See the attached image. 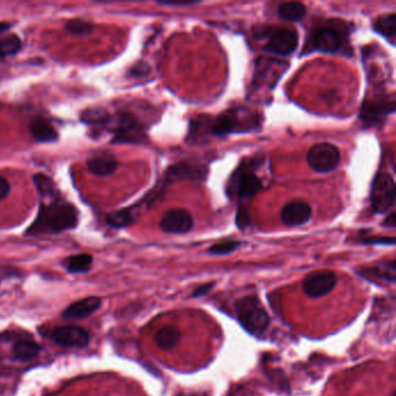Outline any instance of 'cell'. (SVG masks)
<instances>
[{"mask_svg": "<svg viewBox=\"0 0 396 396\" xmlns=\"http://www.w3.org/2000/svg\"><path fill=\"white\" fill-rule=\"evenodd\" d=\"M157 4L162 6H193V5L200 4V1L195 0H165V1H157Z\"/></svg>", "mask_w": 396, "mask_h": 396, "instance_id": "4dcf8cb0", "label": "cell"}, {"mask_svg": "<svg viewBox=\"0 0 396 396\" xmlns=\"http://www.w3.org/2000/svg\"><path fill=\"white\" fill-rule=\"evenodd\" d=\"M40 350L39 344L34 340H18L13 347V354L19 361H27L34 359L40 354Z\"/></svg>", "mask_w": 396, "mask_h": 396, "instance_id": "603a6c76", "label": "cell"}, {"mask_svg": "<svg viewBox=\"0 0 396 396\" xmlns=\"http://www.w3.org/2000/svg\"><path fill=\"white\" fill-rule=\"evenodd\" d=\"M241 243L233 240H226V241L219 242L216 245L209 248L208 252L211 255L223 256L229 255L231 252L235 251L240 248Z\"/></svg>", "mask_w": 396, "mask_h": 396, "instance_id": "83f0119b", "label": "cell"}, {"mask_svg": "<svg viewBox=\"0 0 396 396\" xmlns=\"http://www.w3.org/2000/svg\"><path fill=\"white\" fill-rule=\"evenodd\" d=\"M238 321L245 330L256 336H262L269 329L271 319L258 297H245L236 302Z\"/></svg>", "mask_w": 396, "mask_h": 396, "instance_id": "7a4b0ae2", "label": "cell"}, {"mask_svg": "<svg viewBox=\"0 0 396 396\" xmlns=\"http://www.w3.org/2000/svg\"><path fill=\"white\" fill-rule=\"evenodd\" d=\"M309 167L319 174H328L335 170L340 162V150L330 143H319L309 149L307 154Z\"/></svg>", "mask_w": 396, "mask_h": 396, "instance_id": "8992f818", "label": "cell"}, {"mask_svg": "<svg viewBox=\"0 0 396 396\" xmlns=\"http://www.w3.org/2000/svg\"><path fill=\"white\" fill-rule=\"evenodd\" d=\"M207 170L202 165L191 163V162H181L171 167L167 171V174L164 176V185L170 184V183H176L183 179H204L205 178Z\"/></svg>", "mask_w": 396, "mask_h": 396, "instance_id": "5bb4252c", "label": "cell"}, {"mask_svg": "<svg viewBox=\"0 0 396 396\" xmlns=\"http://www.w3.org/2000/svg\"><path fill=\"white\" fill-rule=\"evenodd\" d=\"M375 32L385 36L386 39L389 40L392 44L395 43L396 38V15L394 13L390 15H382L380 18L377 19L373 26Z\"/></svg>", "mask_w": 396, "mask_h": 396, "instance_id": "ffe728a7", "label": "cell"}, {"mask_svg": "<svg viewBox=\"0 0 396 396\" xmlns=\"http://www.w3.org/2000/svg\"><path fill=\"white\" fill-rule=\"evenodd\" d=\"M392 396H396L395 392L393 393V395Z\"/></svg>", "mask_w": 396, "mask_h": 396, "instance_id": "d590c367", "label": "cell"}, {"mask_svg": "<svg viewBox=\"0 0 396 396\" xmlns=\"http://www.w3.org/2000/svg\"><path fill=\"white\" fill-rule=\"evenodd\" d=\"M117 165L119 162L110 152L97 154L86 162V167L90 172L98 177H108L113 174L117 169Z\"/></svg>", "mask_w": 396, "mask_h": 396, "instance_id": "e0dca14e", "label": "cell"}, {"mask_svg": "<svg viewBox=\"0 0 396 396\" xmlns=\"http://www.w3.org/2000/svg\"><path fill=\"white\" fill-rule=\"evenodd\" d=\"M11 191V185L8 179L0 176V200L6 198Z\"/></svg>", "mask_w": 396, "mask_h": 396, "instance_id": "d6a6232c", "label": "cell"}, {"mask_svg": "<svg viewBox=\"0 0 396 396\" xmlns=\"http://www.w3.org/2000/svg\"><path fill=\"white\" fill-rule=\"evenodd\" d=\"M345 33L344 29L337 28L335 26H322L316 29L311 36V44L315 50L323 53H336L344 46Z\"/></svg>", "mask_w": 396, "mask_h": 396, "instance_id": "ba28073f", "label": "cell"}, {"mask_svg": "<svg viewBox=\"0 0 396 396\" xmlns=\"http://www.w3.org/2000/svg\"><path fill=\"white\" fill-rule=\"evenodd\" d=\"M193 216L183 208L172 209L160 220V228L167 233H186L193 228Z\"/></svg>", "mask_w": 396, "mask_h": 396, "instance_id": "7c38bea8", "label": "cell"}, {"mask_svg": "<svg viewBox=\"0 0 396 396\" xmlns=\"http://www.w3.org/2000/svg\"><path fill=\"white\" fill-rule=\"evenodd\" d=\"M395 202V183L388 174L375 176L371 188L372 208L378 214H383L392 208Z\"/></svg>", "mask_w": 396, "mask_h": 396, "instance_id": "52a82bcc", "label": "cell"}, {"mask_svg": "<svg viewBox=\"0 0 396 396\" xmlns=\"http://www.w3.org/2000/svg\"><path fill=\"white\" fill-rule=\"evenodd\" d=\"M65 31L71 35H89L94 31V27L82 19H72L65 24Z\"/></svg>", "mask_w": 396, "mask_h": 396, "instance_id": "4316f807", "label": "cell"}, {"mask_svg": "<svg viewBox=\"0 0 396 396\" xmlns=\"http://www.w3.org/2000/svg\"><path fill=\"white\" fill-rule=\"evenodd\" d=\"M103 126L113 131L114 143L140 145L145 141V129L140 121L131 113H119L115 117H107Z\"/></svg>", "mask_w": 396, "mask_h": 396, "instance_id": "277c9868", "label": "cell"}, {"mask_svg": "<svg viewBox=\"0 0 396 396\" xmlns=\"http://www.w3.org/2000/svg\"><path fill=\"white\" fill-rule=\"evenodd\" d=\"M361 243H365V245H395V238L394 237H365L364 240H361Z\"/></svg>", "mask_w": 396, "mask_h": 396, "instance_id": "f546056e", "label": "cell"}, {"mask_svg": "<svg viewBox=\"0 0 396 396\" xmlns=\"http://www.w3.org/2000/svg\"><path fill=\"white\" fill-rule=\"evenodd\" d=\"M395 110L394 99H373L365 101L361 108V119L368 126L378 124V122L385 120L388 114Z\"/></svg>", "mask_w": 396, "mask_h": 396, "instance_id": "4fadbf2b", "label": "cell"}, {"mask_svg": "<svg viewBox=\"0 0 396 396\" xmlns=\"http://www.w3.org/2000/svg\"><path fill=\"white\" fill-rule=\"evenodd\" d=\"M11 25L8 24V22H0V33L6 32L8 29H10Z\"/></svg>", "mask_w": 396, "mask_h": 396, "instance_id": "e575fe53", "label": "cell"}, {"mask_svg": "<svg viewBox=\"0 0 396 396\" xmlns=\"http://www.w3.org/2000/svg\"><path fill=\"white\" fill-rule=\"evenodd\" d=\"M51 340L60 347L84 349L89 345L90 335L81 327L63 326L53 330Z\"/></svg>", "mask_w": 396, "mask_h": 396, "instance_id": "30bf717a", "label": "cell"}, {"mask_svg": "<svg viewBox=\"0 0 396 396\" xmlns=\"http://www.w3.org/2000/svg\"><path fill=\"white\" fill-rule=\"evenodd\" d=\"M261 124L257 114L251 113L245 108H233L226 110V113L221 114L212 121L213 135L215 136H224L230 133L238 131H250L256 129Z\"/></svg>", "mask_w": 396, "mask_h": 396, "instance_id": "3957f363", "label": "cell"}, {"mask_svg": "<svg viewBox=\"0 0 396 396\" xmlns=\"http://www.w3.org/2000/svg\"><path fill=\"white\" fill-rule=\"evenodd\" d=\"M263 188L261 178L255 174L251 162H247L237 167L228 184V195L238 199L252 198Z\"/></svg>", "mask_w": 396, "mask_h": 396, "instance_id": "5b68a950", "label": "cell"}, {"mask_svg": "<svg viewBox=\"0 0 396 396\" xmlns=\"http://www.w3.org/2000/svg\"><path fill=\"white\" fill-rule=\"evenodd\" d=\"M34 183H35L36 190L43 198H56L58 197V190L56 185L46 174H38L34 176Z\"/></svg>", "mask_w": 396, "mask_h": 396, "instance_id": "d4e9b609", "label": "cell"}, {"mask_svg": "<svg viewBox=\"0 0 396 396\" xmlns=\"http://www.w3.org/2000/svg\"><path fill=\"white\" fill-rule=\"evenodd\" d=\"M337 283V277L333 271L323 270L308 274L302 283V288L308 297H322L329 294L335 288Z\"/></svg>", "mask_w": 396, "mask_h": 396, "instance_id": "9c48e42d", "label": "cell"}, {"mask_svg": "<svg viewBox=\"0 0 396 396\" xmlns=\"http://www.w3.org/2000/svg\"><path fill=\"white\" fill-rule=\"evenodd\" d=\"M79 221L78 209L60 195L49 204H41L35 221L27 230L28 235L47 233H62L74 229Z\"/></svg>", "mask_w": 396, "mask_h": 396, "instance_id": "6da1fadb", "label": "cell"}, {"mask_svg": "<svg viewBox=\"0 0 396 396\" xmlns=\"http://www.w3.org/2000/svg\"><path fill=\"white\" fill-rule=\"evenodd\" d=\"M108 226L115 229H122L126 226H131V223L135 221V213L133 209L129 208L120 209L117 212L110 213L106 217Z\"/></svg>", "mask_w": 396, "mask_h": 396, "instance_id": "cb8c5ba5", "label": "cell"}, {"mask_svg": "<svg viewBox=\"0 0 396 396\" xmlns=\"http://www.w3.org/2000/svg\"><path fill=\"white\" fill-rule=\"evenodd\" d=\"M251 220H250V214H249L248 209L245 207H240L237 211L236 215V224L240 226L241 229H245L247 226H250Z\"/></svg>", "mask_w": 396, "mask_h": 396, "instance_id": "f1b7e54d", "label": "cell"}, {"mask_svg": "<svg viewBox=\"0 0 396 396\" xmlns=\"http://www.w3.org/2000/svg\"><path fill=\"white\" fill-rule=\"evenodd\" d=\"M29 133L36 142L48 143V142L57 141L58 134L50 121L43 117H35L29 124Z\"/></svg>", "mask_w": 396, "mask_h": 396, "instance_id": "ac0fdd59", "label": "cell"}, {"mask_svg": "<svg viewBox=\"0 0 396 396\" xmlns=\"http://www.w3.org/2000/svg\"><path fill=\"white\" fill-rule=\"evenodd\" d=\"M299 44V35L297 31L290 28L276 29L270 35L269 42L266 44V50L270 53L287 56L297 49Z\"/></svg>", "mask_w": 396, "mask_h": 396, "instance_id": "8fae6325", "label": "cell"}, {"mask_svg": "<svg viewBox=\"0 0 396 396\" xmlns=\"http://www.w3.org/2000/svg\"><path fill=\"white\" fill-rule=\"evenodd\" d=\"M101 306V299L98 297H89L82 300L76 301L70 304L69 307L63 311L62 317L64 320H78L85 319L93 313H96Z\"/></svg>", "mask_w": 396, "mask_h": 396, "instance_id": "2e32d148", "label": "cell"}, {"mask_svg": "<svg viewBox=\"0 0 396 396\" xmlns=\"http://www.w3.org/2000/svg\"><path fill=\"white\" fill-rule=\"evenodd\" d=\"M22 40L15 34L0 38V58L12 56L22 49Z\"/></svg>", "mask_w": 396, "mask_h": 396, "instance_id": "484cf974", "label": "cell"}, {"mask_svg": "<svg viewBox=\"0 0 396 396\" xmlns=\"http://www.w3.org/2000/svg\"><path fill=\"white\" fill-rule=\"evenodd\" d=\"M281 221L288 226H304L311 219V206L307 202L292 201L281 211Z\"/></svg>", "mask_w": 396, "mask_h": 396, "instance_id": "9a60e30c", "label": "cell"}, {"mask_svg": "<svg viewBox=\"0 0 396 396\" xmlns=\"http://www.w3.org/2000/svg\"><path fill=\"white\" fill-rule=\"evenodd\" d=\"M181 331L174 327L167 326L158 330L155 336L157 347L162 350H171L181 342Z\"/></svg>", "mask_w": 396, "mask_h": 396, "instance_id": "d6986e66", "label": "cell"}, {"mask_svg": "<svg viewBox=\"0 0 396 396\" xmlns=\"http://www.w3.org/2000/svg\"><path fill=\"white\" fill-rule=\"evenodd\" d=\"M92 263V256L89 254H79V255L70 256L69 258L65 259L64 266L67 272L77 274V273L88 272Z\"/></svg>", "mask_w": 396, "mask_h": 396, "instance_id": "7402d4cb", "label": "cell"}, {"mask_svg": "<svg viewBox=\"0 0 396 396\" xmlns=\"http://www.w3.org/2000/svg\"><path fill=\"white\" fill-rule=\"evenodd\" d=\"M213 287H214V283H204L201 286L197 287L195 288V292L192 294V297H204L206 294L209 293L211 290H213Z\"/></svg>", "mask_w": 396, "mask_h": 396, "instance_id": "1f68e13d", "label": "cell"}, {"mask_svg": "<svg viewBox=\"0 0 396 396\" xmlns=\"http://www.w3.org/2000/svg\"><path fill=\"white\" fill-rule=\"evenodd\" d=\"M385 226H389V228H394L395 226V214L392 213L390 215L388 216V220H386Z\"/></svg>", "mask_w": 396, "mask_h": 396, "instance_id": "836d02e7", "label": "cell"}, {"mask_svg": "<svg viewBox=\"0 0 396 396\" xmlns=\"http://www.w3.org/2000/svg\"><path fill=\"white\" fill-rule=\"evenodd\" d=\"M307 13V8L304 4L297 1L283 3L278 8V15L280 18L286 22H300Z\"/></svg>", "mask_w": 396, "mask_h": 396, "instance_id": "44dd1931", "label": "cell"}]
</instances>
